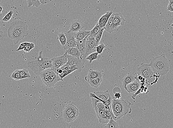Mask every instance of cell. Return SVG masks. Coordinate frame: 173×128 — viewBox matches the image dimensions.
I'll return each mask as SVG.
<instances>
[{"label": "cell", "instance_id": "obj_1", "mask_svg": "<svg viewBox=\"0 0 173 128\" xmlns=\"http://www.w3.org/2000/svg\"><path fill=\"white\" fill-rule=\"evenodd\" d=\"M7 32L9 39L16 45L28 35V26L26 22L15 20L11 23Z\"/></svg>", "mask_w": 173, "mask_h": 128}, {"label": "cell", "instance_id": "obj_2", "mask_svg": "<svg viewBox=\"0 0 173 128\" xmlns=\"http://www.w3.org/2000/svg\"><path fill=\"white\" fill-rule=\"evenodd\" d=\"M131 105V104L128 100L113 99L109 106L113 120L116 121L127 114L130 113L132 111Z\"/></svg>", "mask_w": 173, "mask_h": 128}, {"label": "cell", "instance_id": "obj_3", "mask_svg": "<svg viewBox=\"0 0 173 128\" xmlns=\"http://www.w3.org/2000/svg\"><path fill=\"white\" fill-rule=\"evenodd\" d=\"M154 73L159 76H164L170 70L168 59L164 54L151 58L149 64Z\"/></svg>", "mask_w": 173, "mask_h": 128}, {"label": "cell", "instance_id": "obj_4", "mask_svg": "<svg viewBox=\"0 0 173 128\" xmlns=\"http://www.w3.org/2000/svg\"><path fill=\"white\" fill-rule=\"evenodd\" d=\"M138 75H141L146 79V85H153L157 83L160 76L153 72L150 64L142 63L137 70Z\"/></svg>", "mask_w": 173, "mask_h": 128}, {"label": "cell", "instance_id": "obj_5", "mask_svg": "<svg viewBox=\"0 0 173 128\" xmlns=\"http://www.w3.org/2000/svg\"><path fill=\"white\" fill-rule=\"evenodd\" d=\"M27 66L35 74L40 75L45 70L51 68L53 64L51 59L43 57L37 60L29 62Z\"/></svg>", "mask_w": 173, "mask_h": 128}, {"label": "cell", "instance_id": "obj_6", "mask_svg": "<svg viewBox=\"0 0 173 128\" xmlns=\"http://www.w3.org/2000/svg\"><path fill=\"white\" fill-rule=\"evenodd\" d=\"M91 99L93 108L95 109L99 123L102 124L108 123L109 120L107 117L105 105L97 99L91 97Z\"/></svg>", "mask_w": 173, "mask_h": 128}, {"label": "cell", "instance_id": "obj_7", "mask_svg": "<svg viewBox=\"0 0 173 128\" xmlns=\"http://www.w3.org/2000/svg\"><path fill=\"white\" fill-rule=\"evenodd\" d=\"M126 20L121 13H115V16L113 22L110 27L109 33L116 32L124 25Z\"/></svg>", "mask_w": 173, "mask_h": 128}, {"label": "cell", "instance_id": "obj_8", "mask_svg": "<svg viewBox=\"0 0 173 128\" xmlns=\"http://www.w3.org/2000/svg\"><path fill=\"white\" fill-rule=\"evenodd\" d=\"M67 53L66 52L64 54L61 56L55 57L51 59L53 67L51 68L52 70L57 73V70L61 67L68 62V57Z\"/></svg>", "mask_w": 173, "mask_h": 128}, {"label": "cell", "instance_id": "obj_9", "mask_svg": "<svg viewBox=\"0 0 173 128\" xmlns=\"http://www.w3.org/2000/svg\"><path fill=\"white\" fill-rule=\"evenodd\" d=\"M67 57H68V62L61 67H64L67 66H72L75 65L77 66L78 69H82L84 67V65L86 62V59L81 60L80 58H76V57L69 55H67Z\"/></svg>", "mask_w": 173, "mask_h": 128}, {"label": "cell", "instance_id": "obj_10", "mask_svg": "<svg viewBox=\"0 0 173 128\" xmlns=\"http://www.w3.org/2000/svg\"><path fill=\"white\" fill-rule=\"evenodd\" d=\"M96 45L95 38L90 36V35L86 38L85 43V49L86 56H88L91 53L95 52Z\"/></svg>", "mask_w": 173, "mask_h": 128}, {"label": "cell", "instance_id": "obj_11", "mask_svg": "<svg viewBox=\"0 0 173 128\" xmlns=\"http://www.w3.org/2000/svg\"><path fill=\"white\" fill-rule=\"evenodd\" d=\"M65 33L66 38V43L63 47V48L66 50L70 48L76 47L77 40L75 37L74 32L68 31Z\"/></svg>", "mask_w": 173, "mask_h": 128}, {"label": "cell", "instance_id": "obj_12", "mask_svg": "<svg viewBox=\"0 0 173 128\" xmlns=\"http://www.w3.org/2000/svg\"><path fill=\"white\" fill-rule=\"evenodd\" d=\"M110 94L108 91L105 92H97L90 93V97H94L98 99L103 104H105V101L107 100L110 97Z\"/></svg>", "mask_w": 173, "mask_h": 128}, {"label": "cell", "instance_id": "obj_13", "mask_svg": "<svg viewBox=\"0 0 173 128\" xmlns=\"http://www.w3.org/2000/svg\"><path fill=\"white\" fill-rule=\"evenodd\" d=\"M141 87V83L138 79L137 75L136 76V79L132 83L128 84L126 86V90L131 94H134L140 89Z\"/></svg>", "mask_w": 173, "mask_h": 128}, {"label": "cell", "instance_id": "obj_14", "mask_svg": "<svg viewBox=\"0 0 173 128\" xmlns=\"http://www.w3.org/2000/svg\"><path fill=\"white\" fill-rule=\"evenodd\" d=\"M84 27V24L83 22L79 20H74L71 23L69 31L76 32L83 29Z\"/></svg>", "mask_w": 173, "mask_h": 128}, {"label": "cell", "instance_id": "obj_15", "mask_svg": "<svg viewBox=\"0 0 173 128\" xmlns=\"http://www.w3.org/2000/svg\"><path fill=\"white\" fill-rule=\"evenodd\" d=\"M52 70L48 68L40 74L42 81L47 87H50V75Z\"/></svg>", "mask_w": 173, "mask_h": 128}, {"label": "cell", "instance_id": "obj_16", "mask_svg": "<svg viewBox=\"0 0 173 128\" xmlns=\"http://www.w3.org/2000/svg\"><path fill=\"white\" fill-rule=\"evenodd\" d=\"M136 74L134 72H131L125 76L122 79V87L126 90V86L136 79Z\"/></svg>", "mask_w": 173, "mask_h": 128}, {"label": "cell", "instance_id": "obj_17", "mask_svg": "<svg viewBox=\"0 0 173 128\" xmlns=\"http://www.w3.org/2000/svg\"><path fill=\"white\" fill-rule=\"evenodd\" d=\"M86 37L84 38L83 39L77 41L76 47H77L79 51H80L82 57L84 58H86V57H87L86 54L85 49V43Z\"/></svg>", "mask_w": 173, "mask_h": 128}, {"label": "cell", "instance_id": "obj_18", "mask_svg": "<svg viewBox=\"0 0 173 128\" xmlns=\"http://www.w3.org/2000/svg\"><path fill=\"white\" fill-rule=\"evenodd\" d=\"M113 13L112 11H107L105 14L101 16L98 22L99 23L100 27L101 28H105L108 20L109 17H110Z\"/></svg>", "mask_w": 173, "mask_h": 128}, {"label": "cell", "instance_id": "obj_19", "mask_svg": "<svg viewBox=\"0 0 173 128\" xmlns=\"http://www.w3.org/2000/svg\"><path fill=\"white\" fill-rule=\"evenodd\" d=\"M100 76H102L101 71L94 70L92 69H90L88 75L85 76L84 79L86 82H88L90 80Z\"/></svg>", "mask_w": 173, "mask_h": 128}, {"label": "cell", "instance_id": "obj_20", "mask_svg": "<svg viewBox=\"0 0 173 128\" xmlns=\"http://www.w3.org/2000/svg\"><path fill=\"white\" fill-rule=\"evenodd\" d=\"M65 51L68 55H72L76 58H80L81 60L86 59L82 58L81 54L77 47L70 48Z\"/></svg>", "mask_w": 173, "mask_h": 128}, {"label": "cell", "instance_id": "obj_21", "mask_svg": "<svg viewBox=\"0 0 173 128\" xmlns=\"http://www.w3.org/2000/svg\"><path fill=\"white\" fill-rule=\"evenodd\" d=\"M90 31L82 29L78 32H74L75 37L77 41L82 40L90 34Z\"/></svg>", "mask_w": 173, "mask_h": 128}, {"label": "cell", "instance_id": "obj_22", "mask_svg": "<svg viewBox=\"0 0 173 128\" xmlns=\"http://www.w3.org/2000/svg\"><path fill=\"white\" fill-rule=\"evenodd\" d=\"M79 114L78 109L74 110L69 114L67 117L64 120V121L68 123H71L76 119Z\"/></svg>", "mask_w": 173, "mask_h": 128}, {"label": "cell", "instance_id": "obj_23", "mask_svg": "<svg viewBox=\"0 0 173 128\" xmlns=\"http://www.w3.org/2000/svg\"><path fill=\"white\" fill-rule=\"evenodd\" d=\"M77 109H78V108L74 105L72 104H69L63 110L62 116L63 120L68 116L69 114Z\"/></svg>", "mask_w": 173, "mask_h": 128}, {"label": "cell", "instance_id": "obj_24", "mask_svg": "<svg viewBox=\"0 0 173 128\" xmlns=\"http://www.w3.org/2000/svg\"><path fill=\"white\" fill-rule=\"evenodd\" d=\"M103 81L102 76H100L90 80V81H88L87 83H89L92 87L97 88L100 85Z\"/></svg>", "mask_w": 173, "mask_h": 128}, {"label": "cell", "instance_id": "obj_25", "mask_svg": "<svg viewBox=\"0 0 173 128\" xmlns=\"http://www.w3.org/2000/svg\"><path fill=\"white\" fill-rule=\"evenodd\" d=\"M57 82H58L57 75L54 71L52 70L50 75V87H53Z\"/></svg>", "mask_w": 173, "mask_h": 128}, {"label": "cell", "instance_id": "obj_26", "mask_svg": "<svg viewBox=\"0 0 173 128\" xmlns=\"http://www.w3.org/2000/svg\"><path fill=\"white\" fill-rule=\"evenodd\" d=\"M101 29V28L100 27L99 23L97 22L95 27L93 28V29L90 31V36H91V37L95 38L98 34L99 33Z\"/></svg>", "mask_w": 173, "mask_h": 128}, {"label": "cell", "instance_id": "obj_27", "mask_svg": "<svg viewBox=\"0 0 173 128\" xmlns=\"http://www.w3.org/2000/svg\"><path fill=\"white\" fill-rule=\"evenodd\" d=\"M120 127L118 124L117 123L113 118L111 117L109 120L108 123L104 127L105 128H118Z\"/></svg>", "mask_w": 173, "mask_h": 128}, {"label": "cell", "instance_id": "obj_28", "mask_svg": "<svg viewBox=\"0 0 173 128\" xmlns=\"http://www.w3.org/2000/svg\"><path fill=\"white\" fill-rule=\"evenodd\" d=\"M57 39L59 40L61 45L63 47L66 45V38L65 32H61L60 33H58Z\"/></svg>", "mask_w": 173, "mask_h": 128}, {"label": "cell", "instance_id": "obj_29", "mask_svg": "<svg viewBox=\"0 0 173 128\" xmlns=\"http://www.w3.org/2000/svg\"><path fill=\"white\" fill-rule=\"evenodd\" d=\"M115 16V13H113L111 15V16L108 20L106 24L105 27V30L107 32H109V30H110V27L112 24L113 22V19H114Z\"/></svg>", "mask_w": 173, "mask_h": 128}, {"label": "cell", "instance_id": "obj_30", "mask_svg": "<svg viewBox=\"0 0 173 128\" xmlns=\"http://www.w3.org/2000/svg\"><path fill=\"white\" fill-rule=\"evenodd\" d=\"M28 4V7H30L32 6L39 7L41 3L40 0H26Z\"/></svg>", "mask_w": 173, "mask_h": 128}, {"label": "cell", "instance_id": "obj_31", "mask_svg": "<svg viewBox=\"0 0 173 128\" xmlns=\"http://www.w3.org/2000/svg\"><path fill=\"white\" fill-rule=\"evenodd\" d=\"M99 53L97 52L92 53L86 57V60H89V63L91 64L94 60L99 59Z\"/></svg>", "mask_w": 173, "mask_h": 128}, {"label": "cell", "instance_id": "obj_32", "mask_svg": "<svg viewBox=\"0 0 173 128\" xmlns=\"http://www.w3.org/2000/svg\"><path fill=\"white\" fill-rule=\"evenodd\" d=\"M19 70L20 72L22 79L31 77L29 72L28 70L26 69H23Z\"/></svg>", "mask_w": 173, "mask_h": 128}, {"label": "cell", "instance_id": "obj_33", "mask_svg": "<svg viewBox=\"0 0 173 128\" xmlns=\"http://www.w3.org/2000/svg\"><path fill=\"white\" fill-rule=\"evenodd\" d=\"M105 30V28H102L99 33L95 37V41L96 45L97 46L99 45L100 41H101L102 36L103 32Z\"/></svg>", "mask_w": 173, "mask_h": 128}, {"label": "cell", "instance_id": "obj_34", "mask_svg": "<svg viewBox=\"0 0 173 128\" xmlns=\"http://www.w3.org/2000/svg\"><path fill=\"white\" fill-rule=\"evenodd\" d=\"M11 77L16 81H19V80L22 79L19 70H17L13 72L11 74Z\"/></svg>", "mask_w": 173, "mask_h": 128}, {"label": "cell", "instance_id": "obj_35", "mask_svg": "<svg viewBox=\"0 0 173 128\" xmlns=\"http://www.w3.org/2000/svg\"><path fill=\"white\" fill-rule=\"evenodd\" d=\"M105 47L106 45L104 44L103 43L99 44L96 47V52L99 53V54H101Z\"/></svg>", "mask_w": 173, "mask_h": 128}, {"label": "cell", "instance_id": "obj_36", "mask_svg": "<svg viewBox=\"0 0 173 128\" xmlns=\"http://www.w3.org/2000/svg\"><path fill=\"white\" fill-rule=\"evenodd\" d=\"M13 11L12 10H11L9 11L8 13L2 19V21L4 22H7L9 21L12 18L13 15Z\"/></svg>", "mask_w": 173, "mask_h": 128}, {"label": "cell", "instance_id": "obj_37", "mask_svg": "<svg viewBox=\"0 0 173 128\" xmlns=\"http://www.w3.org/2000/svg\"><path fill=\"white\" fill-rule=\"evenodd\" d=\"M35 47V46L34 43H30L24 49V50L25 52L27 53L30 52L32 49L34 48Z\"/></svg>", "mask_w": 173, "mask_h": 128}, {"label": "cell", "instance_id": "obj_38", "mask_svg": "<svg viewBox=\"0 0 173 128\" xmlns=\"http://www.w3.org/2000/svg\"><path fill=\"white\" fill-rule=\"evenodd\" d=\"M30 43V42H23L20 44V46L17 49L16 51H19L20 50H23L25 48L27 45Z\"/></svg>", "mask_w": 173, "mask_h": 128}, {"label": "cell", "instance_id": "obj_39", "mask_svg": "<svg viewBox=\"0 0 173 128\" xmlns=\"http://www.w3.org/2000/svg\"><path fill=\"white\" fill-rule=\"evenodd\" d=\"M106 109L107 117L109 120L111 117H112L110 107L106 106Z\"/></svg>", "mask_w": 173, "mask_h": 128}, {"label": "cell", "instance_id": "obj_40", "mask_svg": "<svg viewBox=\"0 0 173 128\" xmlns=\"http://www.w3.org/2000/svg\"><path fill=\"white\" fill-rule=\"evenodd\" d=\"M167 10L173 12V0H169V2Z\"/></svg>", "mask_w": 173, "mask_h": 128}, {"label": "cell", "instance_id": "obj_41", "mask_svg": "<svg viewBox=\"0 0 173 128\" xmlns=\"http://www.w3.org/2000/svg\"><path fill=\"white\" fill-rule=\"evenodd\" d=\"M41 4H46L52 1V0H40Z\"/></svg>", "mask_w": 173, "mask_h": 128}, {"label": "cell", "instance_id": "obj_42", "mask_svg": "<svg viewBox=\"0 0 173 128\" xmlns=\"http://www.w3.org/2000/svg\"><path fill=\"white\" fill-rule=\"evenodd\" d=\"M121 97L120 92H116L114 93V98L120 99Z\"/></svg>", "mask_w": 173, "mask_h": 128}, {"label": "cell", "instance_id": "obj_43", "mask_svg": "<svg viewBox=\"0 0 173 128\" xmlns=\"http://www.w3.org/2000/svg\"><path fill=\"white\" fill-rule=\"evenodd\" d=\"M120 89L119 87H115L113 90V92L114 93L116 92H120Z\"/></svg>", "mask_w": 173, "mask_h": 128}, {"label": "cell", "instance_id": "obj_44", "mask_svg": "<svg viewBox=\"0 0 173 128\" xmlns=\"http://www.w3.org/2000/svg\"><path fill=\"white\" fill-rule=\"evenodd\" d=\"M3 7L1 6H0V16H2V12H3Z\"/></svg>", "mask_w": 173, "mask_h": 128}, {"label": "cell", "instance_id": "obj_45", "mask_svg": "<svg viewBox=\"0 0 173 128\" xmlns=\"http://www.w3.org/2000/svg\"><path fill=\"white\" fill-rule=\"evenodd\" d=\"M2 30L1 29V26H0V36H1V34L2 33Z\"/></svg>", "mask_w": 173, "mask_h": 128}]
</instances>
